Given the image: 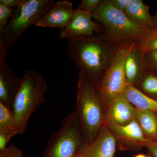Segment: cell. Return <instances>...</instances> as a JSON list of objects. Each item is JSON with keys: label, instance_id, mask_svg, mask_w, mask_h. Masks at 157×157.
I'll return each mask as SVG.
<instances>
[{"label": "cell", "instance_id": "obj_1", "mask_svg": "<svg viewBox=\"0 0 157 157\" xmlns=\"http://www.w3.org/2000/svg\"><path fill=\"white\" fill-rule=\"evenodd\" d=\"M67 40L69 57L79 72L98 86L119 45L110 43L102 34Z\"/></svg>", "mask_w": 157, "mask_h": 157}, {"label": "cell", "instance_id": "obj_2", "mask_svg": "<svg viewBox=\"0 0 157 157\" xmlns=\"http://www.w3.org/2000/svg\"><path fill=\"white\" fill-rule=\"evenodd\" d=\"M86 143L92 142L104 124V102L98 86L79 72L77 86L76 109Z\"/></svg>", "mask_w": 157, "mask_h": 157}, {"label": "cell", "instance_id": "obj_3", "mask_svg": "<svg viewBox=\"0 0 157 157\" xmlns=\"http://www.w3.org/2000/svg\"><path fill=\"white\" fill-rule=\"evenodd\" d=\"M91 14L92 18L102 26L101 34L113 45L137 43L148 32L134 24L123 12L112 6L109 0L101 1Z\"/></svg>", "mask_w": 157, "mask_h": 157}, {"label": "cell", "instance_id": "obj_4", "mask_svg": "<svg viewBox=\"0 0 157 157\" xmlns=\"http://www.w3.org/2000/svg\"><path fill=\"white\" fill-rule=\"evenodd\" d=\"M55 3L53 0H25L16 7L0 33V59H5L9 49L29 28L35 24Z\"/></svg>", "mask_w": 157, "mask_h": 157}, {"label": "cell", "instance_id": "obj_5", "mask_svg": "<svg viewBox=\"0 0 157 157\" xmlns=\"http://www.w3.org/2000/svg\"><path fill=\"white\" fill-rule=\"evenodd\" d=\"M47 90V85L41 74L31 69L25 71L11 107L22 134L31 115L45 102Z\"/></svg>", "mask_w": 157, "mask_h": 157}, {"label": "cell", "instance_id": "obj_6", "mask_svg": "<svg viewBox=\"0 0 157 157\" xmlns=\"http://www.w3.org/2000/svg\"><path fill=\"white\" fill-rule=\"evenodd\" d=\"M86 143L75 110L65 118L52 135L42 157H73Z\"/></svg>", "mask_w": 157, "mask_h": 157}, {"label": "cell", "instance_id": "obj_7", "mask_svg": "<svg viewBox=\"0 0 157 157\" xmlns=\"http://www.w3.org/2000/svg\"><path fill=\"white\" fill-rule=\"evenodd\" d=\"M136 43H125L119 45L115 55L98 86L104 104L123 94L128 85L126 77V60Z\"/></svg>", "mask_w": 157, "mask_h": 157}, {"label": "cell", "instance_id": "obj_8", "mask_svg": "<svg viewBox=\"0 0 157 157\" xmlns=\"http://www.w3.org/2000/svg\"><path fill=\"white\" fill-rule=\"evenodd\" d=\"M104 123L108 127L115 136L121 150H139L151 141L144 136L136 120L124 125H121L105 118Z\"/></svg>", "mask_w": 157, "mask_h": 157}, {"label": "cell", "instance_id": "obj_9", "mask_svg": "<svg viewBox=\"0 0 157 157\" xmlns=\"http://www.w3.org/2000/svg\"><path fill=\"white\" fill-rule=\"evenodd\" d=\"M91 12L77 9L74 10L68 25L60 31L61 39H68L74 37L91 36L102 33V28L98 22L92 20Z\"/></svg>", "mask_w": 157, "mask_h": 157}, {"label": "cell", "instance_id": "obj_10", "mask_svg": "<svg viewBox=\"0 0 157 157\" xmlns=\"http://www.w3.org/2000/svg\"><path fill=\"white\" fill-rule=\"evenodd\" d=\"M117 143L115 136L104 123L92 142L86 143L79 153L83 157H113Z\"/></svg>", "mask_w": 157, "mask_h": 157}, {"label": "cell", "instance_id": "obj_11", "mask_svg": "<svg viewBox=\"0 0 157 157\" xmlns=\"http://www.w3.org/2000/svg\"><path fill=\"white\" fill-rule=\"evenodd\" d=\"M105 118L124 125L136 120V108L123 94L118 95L104 104Z\"/></svg>", "mask_w": 157, "mask_h": 157}, {"label": "cell", "instance_id": "obj_12", "mask_svg": "<svg viewBox=\"0 0 157 157\" xmlns=\"http://www.w3.org/2000/svg\"><path fill=\"white\" fill-rule=\"evenodd\" d=\"M74 11L71 2L62 1L55 2L37 21L36 25L39 27L64 29L70 22Z\"/></svg>", "mask_w": 157, "mask_h": 157}, {"label": "cell", "instance_id": "obj_13", "mask_svg": "<svg viewBox=\"0 0 157 157\" xmlns=\"http://www.w3.org/2000/svg\"><path fill=\"white\" fill-rule=\"evenodd\" d=\"M21 82L5 59H0V102L11 109Z\"/></svg>", "mask_w": 157, "mask_h": 157}, {"label": "cell", "instance_id": "obj_14", "mask_svg": "<svg viewBox=\"0 0 157 157\" xmlns=\"http://www.w3.org/2000/svg\"><path fill=\"white\" fill-rule=\"evenodd\" d=\"M148 71L145 52L137 42L130 51L126 60V77L128 85L135 86Z\"/></svg>", "mask_w": 157, "mask_h": 157}, {"label": "cell", "instance_id": "obj_15", "mask_svg": "<svg viewBox=\"0 0 157 157\" xmlns=\"http://www.w3.org/2000/svg\"><path fill=\"white\" fill-rule=\"evenodd\" d=\"M124 13L132 22L144 30H154L153 16L150 14L149 7L142 0H132Z\"/></svg>", "mask_w": 157, "mask_h": 157}, {"label": "cell", "instance_id": "obj_16", "mask_svg": "<svg viewBox=\"0 0 157 157\" xmlns=\"http://www.w3.org/2000/svg\"><path fill=\"white\" fill-rule=\"evenodd\" d=\"M136 121L147 139L151 142H157L156 113L136 108Z\"/></svg>", "mask_w": 157, "mask_h": 157}, {"label": "cell", "instance_id": "obj_17", "mask_svg": "<svg viewBox=\"0 0 157 157\" xmlns=\"http://www.w3.org/2000/svg\"><path fill=\"white\" fill-rule=\"evenodd\" d=\"M123 94L137 109L157 113V101L141 93L135 86L128 85Z\"/></svg>", "mask_w": 157, "mask_h": 157}, {"label": "cell", "instance_id": "obj_18", "mask_svg": "<svg viewBox=\"0 0 157 157\" xmlns=\"http://www.w3.org/2000/svg\"><path fill=\"white\" fill-rule=\"evenodd\" d=\"M0 132L13 137L22 134L21 130L11 109L0 102Z\"/></svg>", "mask_w": 157, "mask_h": 157}, {"label": "cell", "instance_id": "obj_19", "mask_svg": "<svg viewBox=\"0 0 157 157\" xmlns=\"http://www.w3.org/2000/svg\"><path fill=\"white\" fill-rule=\"evenodd\" d=\"M144 94L157 101V75L148 71L135 86Z\"/></svg>", "mask_w": 157, "mask_h": 157}, {"label": "cell", "instance_id": "obj_20", "mask_svg": "<svg viewBox=\"0 0 157 157\" xmlns=\"http://www.w3.org/2000/svg\"><path fill=\"white\" fill-rule=\"evenodd\" d=\"M138 43L145 52L157 50V30L148 31L146 36Z\"/></svg>", "mask_w": 157, "mask_h": 157}, {"label": "cell", "instance_id": "obj_21", "mask_svg": "<svg viewBox=\"0 0 157 157\" xmlns=\"http://www.w3.org/2000/svg\"><path fill=\"white\" fill-rule=\"evenodd\" d=\"M13 12L11 8L0 4V33H2L9 19L12 17Z\"/></svg>", "mask_w": 157, "mask_h": 157}, {"label": "cell", "instance_id": "obj_22", "mask_svg": "<svg viewBox=\"0 0 157 157\" xmlns=\"http://www.w3.org/2000/svg\"><path fill=\"white\" fill-rule=\"evenodd\" d=\"M0 157H24V155L21 150L12 144L0 151Z\"/></svg>", "mask_w": 157, "mask_h": 157}, {"label": "cell", "instance_id": "obj_23", "mask_svg": "<svg viewBox=\"0 0 157 157\" xmlns=\"http://www.w3.org/2000/svg\"><path fill=\"white\" fill-rule=\"evenodd\" d=\"M145 59L148 71L157 70V50L145 52Z\"/></svg>", "mask_w": 157, "mask_h": 157}, {"label": "cell", "instance_id": "obj_24", "mask_svg": "<svg viewBox=\"0 0 157 157\" xmlns=\"http://www.w3.org/2000/svg\"><path fill=\"white\" fill-rule=\"evenodd\" d=\"M101 0H82L78 9L91 13L100 5Z\"/></svg>", "mask_w": 157, "mask_h": 157}, {"label": "cell", "instance_id": "obj_25", "mask_svg": "<svg viewBox=\"0 0 157 157\" xmlns=\"http://www.w3.org/2000/svg\"><path fill=\"white\" fill-rule=\"evenodd\" d=\"M112 6L120 11L124 12L132 3V0H109Z\"/></svg>", "mask_w": 157, "mask_h": 157}, {"label": "cell", "instance_id": "obj_26", "mask_svg": "<svg viewBox=\"0 0 157 157\" xmlns=\"http://www.w3.org/2000/svg\"><path fill=\"white\" fill-rule=\"evenodd\" d=\"M25 1V0H1L0 4L12 9L13 7L16 8L22 5Z\"/></svg>", "mask_w": 157, "mask_h": 157}, {"label": "cell", "instance_id": "obj_27", "mask_svg": "<svg viewBox=\"0 0 157 157\" xmlns=\"http://www.w3.org/2000/svg\"><path fill=\"white\" fill-rule=\"evenodd\" d=\"M150 157H157V142H150L145 146Z\"/></svg>", "mask_w": 157, "mask_h": 157}, {"label": "cell", "instance_id": "obj_28", "mask_svg": "<svg viewBox=\"0 0 157 157\" xmlns=\"http://www.w3.org/2000/svg\"><path fill=\"white\" fill-rule=\"evenodd\" d=\"M153 21L154 29L157 30V10L155 14L153 16Z\"/></svg>", "mask_w": 157, "mask_h": 157}, {"label": "cell", "instance_id": "obj_29", "mask_svg": "<svg viewBox=\"0 0 157 157\" xmlns=\"http://www.w3.org/2000/svg\"><path fill=\"white\" fill-rule=\"evenodd\" d=\"M135 157H150L149 156H147L146 155H144V154H138L136 155V156Z\"/></svg>", "mask_w": 157, "mask_h": 157}, {"label": "cell", "instance_id": "obj_30", "mask_svg": "<svg viewBox=\"0 0 157 157\" xmlns=\"http://www.w3.org/2000/svg\"><path fill=\"white\" fill-rule=\"evenodd\" d=\"M73 157H83L82 156V155L81 154L79 153H78L77 154L75 155Z\"/></svg>", "mask_w": 157, "mask_h": 157}, {"label": "cell", "instance_id": "obj_31", "mask_svg": "<svg viewBox=\"0 0 157 157\" xmlns=\"http://www.w3.org/2000/svg\"><path fill=\"white\" fill-rule=\"evenodd\" d=\"M152 72H154L157 75V70H151Z\"/></svg>", "mask_w": 157, "mask_h": 157}]
</instances>
